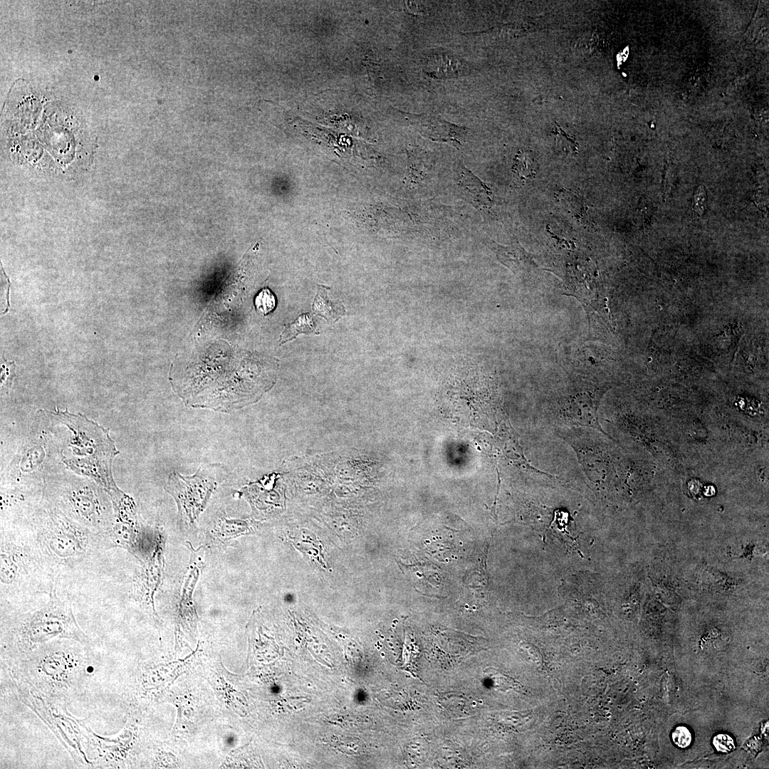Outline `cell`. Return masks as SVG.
I'll return each mask as SVG.
<instances>
[{
  "instance_id": "obj_6",
  "label": "cell",
  "mask_w": 769,
  "mask_h": 769,
  "mask_svg": "<svg viewBox=\"0 0 769 769\" xmlns=\"http://www.w3.org/2000/svg\"><path fill=\"white\" fill-rule=\"evenodd\" d=\"M216 483L214 469L200 466L189 476L172 471L164 488L176 500L179 512L192 521L204 508Z\"/></svg>"
},
{
  "instance_id": "obj_3",
  "label": "cell",
  "mask_w": 769,
  "mask_h": 769,
  "mask_svg": "<svg viewBox=\"0 0 769 769\" xmlns=\"http://www.w3.org/2000/svg\"><path fill=\"white\" fill-rule=\"evenodd\" d=\"M72 639L90 645L91 640L74 616L68 595H58L54 585L48 601L26 611L1 612V656L6 664L58 639Z\"/></svg>"
},
{
  "instance_id": "obj_12",
  "label": "cell",
  "mask_w": 769,
  "mask_h": 769,
  "mask_svg": "<svg viewBox=\"0 0 769 769\" xmlns=\"http://www.w3.org/2000/svg\"><path fill=\"white\" fill-rule=\"evenodd\" d=\"M319 334L317 325L309 313H304L293 323L286 325L280 336V345L295 338L298 334Z\"/></svg>"
},
{
  "instance_id": "obj_8",
  "label": "cell",
  "mask_w": 769,
  "mask_h": 769,
  "mask_svg": "<svg viewBox=\"0 0 769 769\" xmlns=\"http://www.w3.org/2000/svg\"><path fill=\"white\" fill-rule=\"evenodd\" d=\"M459 187L463 194L480 209L486 210L493 205L491 189L465 167L461 172Z\"/></svg>"
},
{
  "instance_id": "obj_13",
  "label": "cell",
  "mask_w": 769,
  "mask_h": 769,
  "mask_svg": "<svg viewBox=\"0 0 769 769\" xmlns=\"http://www.w3.org/2000/svg\"><path fill=\"white\" fill-rule=\"evenodd\" d=\"M555 197L561 206L574 217L580 219L584 216L586 207L582 198L577 193L561 188L556 192Z\"/></svg>"
},
{
  "instance_id": "obj_10",
  "label": "cell",
  "mask_w": 769,
  "mask_h": 769,
  "mask_svg": "<svg viewBox=\"0 0 769 769\" xmlns=\"http://www.w3.org/2000/svg\"><path fill=\"white\" fill-rule=\"evenodd\" d=\"M466 70L462 61L456 57L444 54L434 53L428 57L425 63V72L432 78H444L461 75Z\"/></svg>"
},
{
  "instance_id": "obj_14",
  "label": "cell",
  "mask_w": 769,
  "mask_h": 769,
  "mask_svg": "<svg viewBox=\"0 0 769 769\" xmlns=\"http://www.w3.org/2000/svg\"><path fill=\"white\" fill-rule=\"evenodd\" d=\"M537 163L531 152L520 150L516 155L513 169L521 179H530L536 175Z\"/></svg>"
},
{
  "instance_id": "obj_4",
  "label": "cell",
  "mask_w": 769,
  "mask_h": 769,
  "mask_svg": "<svg viewBox=\"0 0 769 769\" xmlns=\"http://www.w3.org/2000/svg\"><path fill=\"white\" fill-rule=\"evenodd\" d=\"M1 612L18 611L20 604L48 595L54 585L32 528L26 531L1 528Z\"/></svg>"
},
{
  "instance_id": "obj_2",
  "label": "cell",
  "mask_w": 769,
  "mask_h": 769,
  "mask_svg": "<svg viewBox=\"0 0 769 769\" xmlns=\"http://www.w3.org/2000/svg\"><path fill=\"white\" fill-rule=\"evenodd\" d=\"M90 645L72 639L46 643L6 664L12 679L66 706L82 692L91 668Z\"/></svg>"
},
{
  "instance_id": "obj_11",
  "label": "cell",
  "mask_w": 769,
  "mask_h": 769,
  "mask_svg": "<svg viewBox=\"0 0 769 769\" xmlns=\"http://www.w3.org/2000/svg\"><path fill=\"white\" fill-rule=\"evenodd\" d=\"M313 310L329 323L336 321L345 313L342 304L333 303L328 298L324 288L318 291L313 303Z\"/></svg>"
},
{
  "instance_id": "obj_15",
  "label": "cell",
  "mask_w": 769,
  "mask_h": 769,
  "mask_svg": "<svg viewBox=\"0 0 769 769\" xmlns=\"http://www.w3.org/2000/svg\"><path fill=\"white\" fill-rule=\"evenodd\" d=\"M276 303V298L268 288L262 289L254 301L257 311L262 315L271 313L275 308Z\"/></svg>"
},
{
  "instance_id": "obj_20",
  "label": "cell",
  "mask_w": 769,
  "mask_h": 769,
  "mask_svg": "<svg viewBox=\"0 0 769 769\" xmlns=\"http://www.w3.org/2000/svg\"><path fill=\"white\" fill-rule=\"evenodd\" d=\"M557 136L560 145L565 144V150H571V152H575L577 150L576 143L569 137L566 133L565 134L560 128L558 129Z\"/></svg>"
},
{
  "instance_id": "obj_7",
  "label": "cell",
  "mask_w": 769,
  "mask_h": 769,
  "mask_svg": "<svg viewBox=\"0 0 769 769\" xmlns=\"http://www.w3.org/2000/svg\"><path fill=\"white\" fill-rule=\"evenodd\" d=\"M420 133L432 141L448 142L459 148L465 130L429 114L414 115L411 117Z\"/></svg>"
},
{
  "instance_id": "obj_1",
  "label": "cell",
  "mask_w": 769,
  "mask_h": 769,
  "mask_svg": "<svg viewBox=\"0 0 769 769\" xmlns=\"http://www.w3.org/2000/svg\"><path fill=\"white\" fill-rule=\"evenodd\" d=\"M43 514L31 528L58 590L89 578L116 548L110 535L95 533L58 512Z\"/></svg>"
},
{
  "instance_id": "obj_9",
  "label": "cell",
  "mask_w": 769,
  "mask_h": 769,
  "mask_svg": "<svg viewBox=\"0 0 769 769\" xmlns=\"http://www.w3.org/2000/svg\"><path fill=\"white\" fill-rule=\"evenodd\" d=\"M498 260L515 273H525L531 271L535 263L531 256L518 244L511 246L493 244Z\"/></svg>"
},
{
  "instance_id": "obj_17",
  "label": "cell",
  "mask_w": 769,
  "mask_h": 769,
  "mask_svg": "<svg viewBox=\"0 0 769 769\" xmlns=\"http://www.w3.org/2000/svg\"><path fill=\"white\" fill-rule=\"evenodd\" d=\"M672 741L679 748L688 747L692 741L690 731L685 726H678L672 732Z\"/></svg>"
},
{
  "instance_id": "obj_5",
  "label": "cell",
  "mask_w": 769,
  "mask_h": 769,
  "mask_svg": "<svg viewBox=\"0 0 769 769\" xmlns=\"http://www.w3.org/2000/svg\"><path fill=\"white\" fill-rule=\"evenodd\" d=\"M605 391V386H575L547 407L545 417L554 428H590L608 435L600 424L597 413Z\"/></svg>"
},
{
  "instance_id": "obj_18",
  "label": "cell",
  "mask_w": 769,
  "mask_h": 769,
  "mask_svg": "<svg viewBox=\"0 0 769 769\" xmlns=\"http://www.w3.org/2000/svg\"><path fill=\"white\" fill-rule=\"evenodd\" d=\"M3 360L4 363L1 364V387L9 389L15 377L16 365L14 362H7L4 357Z\"/></svg>"
},
{
  "instance_id": "obj_16",
  "label": "cell",
  "mask_w": 769,
  "mask_h": 769,
  "mask_svg": "<svg viewBox=\"0 0 769 769\" xmlns=\"http://www.w3.org/2000/svg\"><path fill=\"white\" fill-rule=\"evenodd\" d=\"M486 676L491 679L493 686L502 691L519 687V684L508 676L502 674L498 670L490 668L485 671Z\"/></svg>"
},
{
  "instance_id": "obj_19",
  "label": "cell",
  "mask_w": 769,
  "mask_h": 769,
  "mask_svg": "<svg viewBox=\"0 0 769 769\" xmlns=\"http://www.w3.org/2000/svg\"><path fill=\"white\" fill-rule=\"evenodd\" d=\"M713 744L718 751L728 753L735 748L733 739L728 734L720 733L713 739Z\"/></svg>"
}]
</instances>
